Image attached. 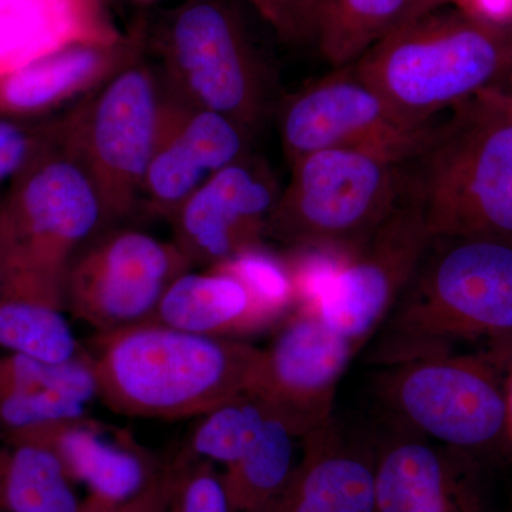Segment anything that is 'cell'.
<instances>
[{
	"mask_svg": "<svg viewBox=\"0 0 512 512\" xmlns=\"http://www.w3.org/2000/svg\"><path fill=\"white\" fill-rule=\"evenodd\" d=\"M376 367L484 355L512 365V244L431 237L399 301L367 343Z\"/></svg>",
	"mask_w": 512,
	"mask_h": 512,
	"instance_id": "obj_1",
	"label": "cell"
},
{
	"mask_svg": "<svg viewBox=\"0 0 512 512\" xmlns=\"http://www.w3.org/2000/svg\"><path fill=\"white\" fill-rule=\"evenodd\" d=\"M97 399L137 419H197L248 393L262 349L147 322L94 333L87 349Z\"/></svg>",
	"mask_w": 512,
	"mask_h": 512,
	"instance_id": "obj_2",
	"label": "cell"
},
{
	"mask_svg": "<svg viewBox=\"0 0 512 512\" xmlns=\"http://www.w3.org/2000/svg\"><path fill=\"white\" fill-rule=\"evenodd\" d=\"M349 66L403 124L430 126L440 111L507 80L512 25L443 6L384 36Z\"/></svg>",
	"mask_w": 512,
	"mask_h": 512,
	"instance_id": "obj_3",
	"label": "cell"
},
{
	"mask_svg": "<svg viewBox=\"0 0 512 512\" xmlns=\"http://www.w3.org/2000/svg\"><path fill=\"white\" fill-rule=\"evenodd\" d=\"M431 237L512 244V97L494 86L451 109L407 164Z\"/></svg>",
	"mask_w": 512,
	"mask_h": 512,
	"instance_id": "obj_4",
	"label": "cell"
},
{
	"mask_svg": "<svg viewBox=\"0 0 512 512\" xmlns=\"http://www.w3.org/2000/svg\"><path fill=\"white\" fill-rule=\"evenodd\" d=\"M96 181L60 137L0 195V296L63 308L67 268L110 227Z\"/></svg>",
	"mask_w": 512,
	"mask_h": 512,
	"instance_id": "obj_5",
	"label": "cell"
},
{
	"mask_svg": "<svg viewBox=\"0 0 512 512\" xmlns=\"http://www.w3.org/2000/svg\"><path fill=\"white\" fill-rule=\"evenodd\" d=\"M146 52L181 100L255 137L278 107V79L232 0H183L147 16Z\"/></svg>",
	"mask_w": 512,
	"mask_h": 512,
	"instance_id": "obj_6",
	"label": "cell"
},
{
	"mask_svg": "<svg viewBox=\"0 0 512 512\" xmlns=\"http://www.w3.org/2000/svg\"><path fill=\"white\" fill-rule=\"evenodd\" d=\"M185 103L147 52L63 111V137L101 192L111 225L140 210L148 165Z\"/></svg>",
	"mask_w": 512,
	"mask_h": 512,
	"instance_id": "obj_7",
	"label": "cell"
},
{
	"mask_svg": "<svg viewBox=\"0 0 512 512\" xmlns=\"http://www.w3.org/2000/svg\"><path fill=\"white\" fill-rule=\"evenodd\" d=\"M508 373L490 356L424 357L379 367L373 392L384 419L488 467L512 456Z\"/></svg>",
	"mask_w": 512,
	"mask_h": 512,
	"instance_id": "obj_8",
	"label": "cell"
},
{
	"mask_svg": "<svg viewBox=\"0 0 512 512\" xmlns=\"http://www.w3.org/2000/svg\"><path fill=\"white\" fill-rule=\"evenodd\" d=\"M407 164L353 148L301 158L291 165L266 241L284 251L329 248L356 255L402 197Z\"/></svg>",
	"mask_w": 512,
	"mask_h": 512,
	"instance_id": "obj_9",
	"label": "cell"
},
{
	"mask_svg": "<svg viewBox=\"0 0 512 512\" xmlns=\"http://www.w3.org/2000/svg\"><path fill=\"white\" fill-rule=\"evenodd\" d=\"M194 269L174 241L133 225L101 229L74 255L63 284V308L94 333L153 319L164 293Z\"/></svg>",
	"mask_w": 512,
	"mask_h": 512,
	"instance_id": "obj_10",
	"label": "cell"
},
{
	"mask_svg": "<svg viewBox=\"0 0 512 512\" xmlns=\"http://www.w3.org/2000/svg\"><path fill=\"white\" fill-rule=\"evenodd\" d=\"M275 116L282 150L291 165L333 148L373 151L410 163L423 151L434 127L403 124L350 66L282 97Z\"/></svg>",
	"mask_w": 512,
	"mask_h": 512,
	"instance_id": "obj_11",
	"label": "cell"
},
{
	"mask_svg": "<svg viewBox=\"0 0 512 512\" xmlns=\"http://www.w3.org/2000/svg\"><path fill=\"white\" fill-rule=\"evenodd\" d=\"M430 238L423 207L406 180L389 217L325 292L308 303L360 352L399 301Z\"/></svg>",
	"mask_w": 512,
	"mask_h": 512,
	"instance_id": "obj_12",
	"label": "cell"
},
{
	"mask_svg": "<svg viewBox=\"0 0 512 512\" xmlns=\"http://www.w3.org/2000/svg\"><path fill=\"white\" fill-rule=\"evenodd\" d=\"M357 353L315 305L303 303L262 349L248 393L268 403L301 440L333 416L336 389Z\"/></svg>",
	"mask_w": 512,
	"mask_h": 512,
	"instance_id": "obj_13",
	"label": "cell"
},
{
	"mask_svg": "<svg viewBox=\"0 0 512 512\" xmlns=\"http://www.w3.org/2000/svg\"><path fill=\"white\" fill-rule=\"evenodd\" d=\"M282 187L255 151L228 165L198 188L168 224L174 244L194 268H212L264 244Z\"/></svg>",
	"mask_w": 512,
	"mask_h": 512,
	"instance_id": "obj_14",
	"label": "cell"
},
{
	"mask_svg": "<svg viewBox=\"0 0 512 512\" xmlns=\"http://www.w3.org/2000/svg\"><path fill=\"white\" fill-rule=\"evenodd\" d=\"M375 431V512H495L476 457L387 419Z\"/></svg>",
	"mask_w": 512,
	"mask_h": 512,
	"instance_id": "obj_15",
	"label": "cell"
},
{
	"mask_svg": "<svg viewBox=\"0 0 512 512\" xmlns=\"http://www.w3.org/2000/svg\"><path fill=\"white\" fill-rule=\"evenodd\" d=\"M255 138L237 121L184 104L148 165L138 214L168 222L210 178L254 151Z\"/></svg>",
	"mask_w": 512,
	"mask_h": 512,
	"instance_id": "obj_16",
	"label": "cell"
},
{
	"mask_svg": "<svg viewBox=\"0 0 512 512\" xmlns=\"http://www.w3.org/2000/svg\"><path fill=\"white\" fill-rule=\"evenodd\" d=\"M147 16L138 15L116 43H79L0 77V117L57 116L146 52Z\"/></svg>",
	"mask_w": 512,
	"mask_h": 512,
	"instance_id": "obj_17",
	"label": "cell"
},
{
	"mask_svg": "<svg viewBox=\"0 0 512 512\" xmlns=\"http://www.w3.org/2000/svg\"><path fill=\"white\" fill-rule=\"evenodd\" d=\"M301 443L302 456L269 512H375V430L332 416Z\"/></svg>",
	"mask_w": 512,
	"mask_h": 512,
	"instance_id": "obj_18",
	"label": "cell"
},
{
	"mask_svg": "<svg viewBox=\"0 0 512 512\" xmlns=\"http://www.w3.org/2000/svg\"><path fill=\"white\" fill-rule=\"evenodd\" d=\"M13 436L49 448L74 484L111 501L136 495L161 464L128 431L106 426L90 414Z\"/></svg>",
	"mask_w": 512,
	"mask_h": 512,
	"instance_id": "obj_19",
	"label": "cell"
},
{
	"mask_svg": "<svg viewBox=\"0 0 512 512\" xmlns=\"http://www.w3.org/2000/svg\"><path fill=\"white\" fill-rule=\"evenodd\" d=\"M124 36L107 0H0V77L67 46Z\"/></svg>",
	"mask_w": 512,
	"mask_h": 512,
	"instance_id": "obj_20",
	"label": "cell"
},
{
	"mask_svg": "<svg viewBox=\"0 0 512 512\" xmlns=\"http://www.w3.org/2000/svg\"><path fill=\"white\" fill-rule=\"evenodd\" d=\"M97 399L89 352L67 363H47L0 352V433L23 434L86 416Z\"/></svg>",
	"mask_w": 512,
	"mask_h": 512,
	"instance_id": "obj_21",
	"label": "cell"
},
{
	"mask_svg": "<svg viewBox=\"0 0 512 512\" xmlns=\"http://www.w3.org/2000/svg\"><path fill=\"white\" fill-rule=\"evenodd\" d=\"M151 320L195 335L227 339H242L282 323L239 279L215 269H191L178 276Z\"/></svg>",
	"mask_w": 512,
	"mask_h": 512,
	"instance_id": "obj_22",
	"label": "cell"
},
{
	"mask_svg": "<svg viewBox=\"0 0 512 512\" xmlns=\"http://www.w3.org/2000/svg\"><path fill=\"white\" fill-rule=\"evenodd\" d=\"M74 485L49 448L0 433V512H79Z\"/></svg>",
	"mask_w": 512,
	"mask_h": 512,
	"instance_id": "obj_23",
	"label": "cell"
},
{
	"mask_svg": "<svg viewBox=\"0 0 512 512\" xmlns=\"http://www.w3.org/2000/svg\"><path fill=\"white\" fill-rule=\"evenodd\" d=\"M439 8V0H330L318 42L320 53L335 69H342L384 36Z\"/></svg>",
	"mask_w": 512,
	"mask_h": 512,
	"instance_id": "obj_24",
	"label": "cell"
},
{
	"mask_svg": "<svg viewBox=\"0 0 512 512\" xmlns=\"http://www.w3.org/2000/svg\"><path fill=\"white\" fill-rule=\"evenodd\" d=\"M298 437L279 416L258 440L222 471L231 512H269L288 484L296 463Z\"/></svg>",
	"mask_w": 512,
	"mask_h": 512,
	"instance_id": "obj_25",
	"label": "cell"
},
{
	"mask_svg": "<svg viewBox=\"0 0 512 512\" xmlns=\"http://www.w3.org/2000/svg\"><path fill=\"white\" fill-rule=\"evenodd\" d=\"M274 416L278 414L264 400L241 394L197 417L177 454L227 467L258 440Z\"/></svg>",
	"mask_w": 512,
	"mask_h": 512,
	"instance_id": "obj_26",
	"label": "cell"
},
{
	"mask_svg": "<svg viewBox=\"0 0 512 512\" xmlns=\"http://www.w3.org/2000/svg\"><path fill=\"white\" fill-rule=\"evenodd\" d=\"M0 352L59 365L83 356L86 348L74 336L64 309L0 296Z\"/></svg>",
	"mask_w": 512,
	"mask_h": 512,
	"instance_id": "obj_27",
	"label": "cell"
},
{
	"mask_svg": "<svg viewBox=\"0 0 512 512\" xmlns=\"http://www.w3.org/2000/svg\"><path fill=\"white\" fill-rule=\"evenodd\" d=\"M208 269L235 276L282 322L295 309V292L285 256L266 247L265 242Z\"/></svg>",
	"mask_w": 512,
	"mask_h": 512,
	"instance_id": "obj_28",
	"label": "cell"
},
{
	"mask_svg": "<svg viewBox=\"0 0 512 512\" xmlns=\"http://www.w3.org/2000/svg\"><path fill=\"white\" fill-rule=\"evenodd\" d=\"M63 113L42 120L0 117V195L60 137Z\"/></svg>",
	"mask_w": 512,
	"mask_h": 512,
	"instance_id": "obj_29",
	"label": "cell"
},
{
	"mask_svg": "<svg viewBox=\"0 0 512 512\" xmlns=\"http://www.w3.org/2000/svg\"><path fill=\"white\" fill-rule=\"evenodd\" d=\"M175 476L165 512H231L220 471L208 460L175 454Z\"/></svg>",
	"mask_w": 512,
	"mask_h": 512,
	"instance_id": "obj_30",
	"label": "cell"
},
{
	"mask_svg": "<svg viewBox=\"0 0 512 512\" xmlns=\"http://www.w3.org/2000/svg\"><path fill=\"white\" fill-rule=\"evenodd\" d=\"M282 42L318 46L330 0H248Z\"/></svg>",
	"mask_w": 512,
	"mask_h": 512,
	"instance_id": "obj_31",
	"label": "cell"
},
{
	"mask_svg": "<svg viewBox=\"0 0 512 512\" xmlns=\"http://www.w3.org/2000/svg\"><path fill=\"white\" fill-rule=\"evenodd\" d=\"M175 466L173 458L161 461L148 483L133 497L111 501L87 494L79 512H165L173 491Z\"/></svg>",
	"mask_w": 512,
	"mask_h": 512,
	"instance_id": "obj_32",
	"label": "cell"
},
{
	"mask_svg": "<svg viewBox=\"0 0 512 512\" xmlns=\"http://www.w3.org/2000/svg\"><path fill=\"white\" fill-rule=\"evenodd\" d=\"M107 2H109L111 9L116 6V8L131 10V12H134V18H136L138 15L150 13V10L163 0H107Z\"/></svg>",
	"mask_w": 512,
	"mask_h": 512,
	"instance_id": "obj_33",
	"label": "cell"
},
{
	"mask_svg": "<svg viewBox=\"0 0 512 512\" xmlns=\"http://www.w3.org/2000/svg\"><path fill=\"white\" fill-rule=\"evenodd\" d=\"M508 402H510V412L512 420V365L510 367V373H508Z\"/></svg>",
	"mask_w": 512,
	"mask_h": 512,
	"instance_id": "obj_34",
	"label": "cell"
},
{
	"mask_svg": "<svg viewBox=\"0 0 512 512\" xmlns=\"http://www.w3.org/2000/svg\"><path fill=\"white\" fill-rule=\"evenodd\" d=\"M507 82H508V92H510L511 94V97H512V72L510 73V76L507 77Z\"/></svg>",
	"mask_w": 512,
	"mask_h": 512,
	"instance_id": "obj_35",
	"label": "cell"
},
{
	"mask_svg": "<svg viewBox=\"0 0 512 512\" xmlns=\"http://www.w3.org/2000/svg\"><path fill=\"white\" fill-rule=\"evenodd\" d=\"M510 512H512V510Z\"/></svg>",
	"mask_w": 512,
	"mask_h": 512,
	"instance_id": "obj_36",
	"label": "cell"
}]
</instances>
